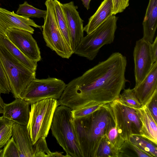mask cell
<instances>
[{
	"label": "cell",
	"instance_id": "cell-1",
	"mask_svg": "<svg viewBox=\"0 0 157 157\" xmlns=\"http://www.w3.org/2000/svg\"><path fill=\"white\" fill-rule=\"evenodd\" d=\"M126 57L115 52L67 85L59 105L71 110L84 106L103 105L119 98L128 81L125 77Z\"/></svg>",
	"mask_w": 157,
	"mask_h": 157
},
{
	"label": "cell",
	"instance_id": "cell-2",
	"mask_svg": "<svg viewBox=\"0 0 157 157\" xmlns=\"http://www.w3.org/2000/svg\"><path fill=\"white\" fill-rule=\"evenodd\" d=\"M110 117L105 104L87 116L73 118V126L83 157H96Z\"/></svg>",
	"mask_w": 157,
	"mask_h": 157
},
{
	"label": "cell",
	"instance_id": "cell-3",
	"mask_svg": "<svg viewBox=\"0 0 157 157\" xmlns=\"http://www.w3.org/2000/svg\"><path fill=\"white\" fill-rule=\"evenodd\" d=\"M71 109L63 105L56 108L50 129L67 157H83L73 124Z\"/></svg>",
	"mask_w": 157,
	"mask_h": 157
},
{
	"label": "cell",
	"instance_id": "cell-4",
	"mask_svg": "<svg viewBox=\"0 0 157 157\" xmlns=\"http://www.w3.org/2000/svg\"><path fill=\"white\" fill-rule=\"evenodd\" d=\"M118 19V17L112 15L95 30L84 36L73 54L90 60H93L102 46L113 42Z\"/></svg>",
	"mask_w": 157,
	"mask_h": 157
},
{
	"label": "cell",
	"instance_id": "cell-5",
	"mask_svg": "<svg viewBox=\"0 0 157 157\" xmlns=\"http://www.w3.org/2000/svg\"><path fill=\"white\" fill-rule=\"evenodd\" d=\"M0 61L7 76L11 92L15 99L36 78V71L26 66L0 44Z\"/></svg>",
	"mask_w": 157,
	"mask_h": 157
},
{
	"label": "cell",
	"instance_id": "cell-6",
	"mask_svg": "<svg viewBox=\"0 0 157 157\" xmlns=\"http://www.w3.org/2000/svg\"><path fill=\"white\" fill-rule=\"evenodd\" d=\"M27 128L33 143L47 137L55 110L59 105L58 100L47 98L31 104Z\"/></svg>",
	"mask_w": 157,
	"mask_h": 157
},
{
	"label": "cell",
	"instance_id": "cell-7",
	"mask_svg": "<svg viewBox=\"0 0 157 157\" xmlns=\"http://www.w3.org/2000/svg\"><path fill=\"white\" fill-rule=\"evenodd\" d=\"M47 14L42 26L46 46L62 58L69 59L73 52L66 42L58 24L54 0H46Z\"/></svg>",
	"mask_w": 157,
	"mask_h": 157
},
{
	"label": "cell",
	"instance_id": "cell-8",
	"mask_svg": "<svg viewBox=\"0 0 157 157\" xmlns=\"http://www.w3.org/2000/svg\"><path fill=\"white\" fill-rule=\"evenodd\" d=\"M119 134L128 143L132 134L141 136L140 122L135 109L129 107L119 98L107 104Z\"/></svg>",
	"mask_w": 157,
	"mask_h": 157
},
{
	"label": "cell",
	"instance_id": "cell-9",
	"mask_svg": "<svg viewBox=\"0 0 157 157\" xmlns=\"http://www.w3.org/2000/svg\"><path fill=\"white\" fill-rule=\"evenodd\" d=\"M66 84L62 80L49 77L33 80L21 93V98L31 104L47 98L58 100Z\"/></svg>",
	"mask_w": 157,
	"mask_h": 157
},
{
	"label": "cell",
	"instance_id": "cell-10",
	"mask_svg": "<svg viewBox=\"0 0 157 157\" xmlns=\"http://www.w3.org/2000/svg\"><path fill=\"white\" fill-rule=\"evenodd\" d=\"M12 136L19 152V157H52L53 152L49 149L46 138H41L33 143L27 126L13 123Z\"/></svg>",
	"mask_w": 157,
	"mask_h": 157
},
{
	"label": "cell",
	"instance_id": "cell-11",
	"mask_svg": "<svg viewBox=\"0 0 157 157\" xmlns=\"http://www.w3.org/2000/svg\"><path fill=\"white\" fill-rule=\"evenodd\" d=\"M6 36L30 59L37 63L41 60L40 48L31 33L20 29L10 28L7 30Z\"/></svg>",
	"mask_w": 157,
	"mask_h": 157
},
{
	"label": "cell",
	"instance_id": "cell-12",
	"mask_svg": "<svg viewBox=\"0 0 157 157\" xmlns=\"http://www.w3.org/2000/svg\"><path fill=\"white\" fill-rule=\"evenodd\" d=\"M150 44L142 38L136 43L133 52L135 85L144 80L154 63L151 53Z\"/></svg>",
	"mask_w": 157,
	"mask_h": 157
},
{
	"label": "cell",
	"instance_id": "cell-13",
	"mask_svg": "<svg viewBox=\"0 0 157 157\" xmlns=\"http://www.w3.org/2000/svg\"><path fill=\"white\" fill-rule=\"evenodd\" d=\"M61 6L67 20L71 48L74 52L84 37L83 21L77 10L78 7L75 5L73 1L61 3Z\"/></svg>",
	"mask_w": 157,
	"mask_h": 157
},
{
	"label": "cell",
	"instance_id": "cell-14",
	"mask_svg": "<svg viewBox=\"0 0 157 157\" xmlns=\"http://www.w3.org/2000/svg\"><path fill=\"white\" fill-rule=\"evenodd\" d=\"M31 26L41 28V26L37 25L29 18L0 7V33L6 35L8 29L15 28L26 31L33 34L34 30Z\"/></svg>",
	"mask_w": 157,
	"mask_h": 157
},
{
	"label": "cell",
	"instance_id": "cell-15",
	"mask_svg": "<svg viewBox=\"0 0 157 157\" xmlns=\"http://www.w3.org/2000/svg\"><path fill=\"white\" fill-rule=\"evenodd\" d=\"M134 93L142 106L147 104L157 94V61L154 63L148 74L133 88Z\"/></svg>",
	"mask_w": 157,
	"mask_h": 157
},
{
	"label": "cell",
	"instance_id": "cell-16",
	"mask_svg": "<svg viewBox=\"0 0 157 157\" xmlns=\"http://www.w3.org/2000/svg\"><path fill=\"white\" fill-rule=\"evenodd\" d=\"M30 104L21 98L5 103L3 116L13 123L27 126L29 118Z\"/></svg>",
	"mask_w": 157,
	"mask_h": 157
},
{
	"label": "cell",
	"instance_id": "cell-17",
	"mask_svg": "<svg viewBox=\"0 0 157 157\" xmlns=\"http://www.w3.org/2000/svg\"><path fill=\"white\" fill-rule=\"evenodd\" d=\"M141 126V136L157 145V123L147 105L135 109Z\"/></svg>",
	"mask_w": 157,
	"mask_h": 157
},
{
	"label": "cell",
	"instance_id": "cell-18",
	"mask_svg": "<svg viewBox=\"0 0 157 157\" xmlns=\"http://www.w3.org/2000/svg\"><path fill=\"white\" fill-rule=\"evenodd\" d=\"M142 38L151 44L153 42L157 27V0H149L142 23Z\"/></svg>",
	"mask_w": 157,
	"mask_h": 157
},
{
	"label": "cell",
	"instance_id": "cell-19",
	"mask_svg": "<svg viewBox=\"0 0 157 157\" xmlns=\"http://www.w3.org/2000/svg\"><path fill=\"white\" fill-rule=\"evenodd\" d=\"M112 0H104L95 13L89 19L87 24L83 28L84 31L89 34L113 15Z\"/></svg>",
	"mask_w": 157,
	"mask_h": 157
},
{
	"label": "cell",
	"instance_id": "cell-20",
	"mask_svg": "<svg viewBox=\"0 0 157 157\" xmlns=\"http://www.w3.org/2000/svg\"><path fill=\"white\" fill-rule=\"evenodd\" d=\"M109 112L110 117L106 128L105 136L114 149L117 157L121 156L123 150L128 145V143L119 134L113 117Z\"/></svg>",
	"mask_w": 157,
	"mask_h": 157
},
{
	"label": "cell",
	"instance_id": "cell-21",
	"mask_svg": "<svg viewBox=\"0 0 157 157\" xmlns=\"http://www.w3.org/2000/svg\"><path fill=\"white\" fill-rule=\"evenodd\" d=\"M0 44L9 52L30 69L36 71L37 62L33 61L24 54L7 37L0 33Z\"/></svg>",
	"mask_w": 157,
	"mask_h": 157
},
{
	"label": "cell",
	"instance_id": "cell-22",
	"mask_svg": "<svg viewBox=\"0 0 157 157\" xmlns=\"http://www.w3.org/2000/svg\"><path fill=\"white\" fill-rule=\"evenodd\" d=\"M54 2L55 13L59 27L66 42L71 49L67 24L61 6V3L58 0H54Z\"/></svg>",
	"mask_w": 157,
	"mask_h": 157
},
{
	"label": "cell",
	"instance_id": "cell-23",
	"mask_svg": "<svg viewBox=\"0 0 157 157\" xmlns=\"http://www.w3.org/2000/svg\"><path fill=\"white\" fill-rule=\"evenodd\" d=\"M129 142L146 152L151 157H157V145L140 135L132 134L128 140Z\"/></svg>",
	"mask_w": 157,
	"mask_h": 157
},
{
	"label": "cell",
	"instance_id": "cell-24",
	"mask_svg": "<svg viewBox=\"0 0 157 157\" xmlns=\"http://www.w3.org/2000/svg\"><path fill=\"white\" fill-rule=\"evenodd\" d=\"M16 13L29 18H43L44 19L46 15L47 10L36 8L29 4L27 1H25L23 4L19 5Z\"/></svg>",
	"mask_w": 157,
	"mask_h": 157
},
{
	"label": "cell",
	"instance_id": "cell-25",
	"mask_svg": "<svg viewBox=\"0 0 157 157\" xmlns=\"http://www.w3.org/2000/svg\"><path fill=\"white\" fill-rule=\"evenodd\" d=\"M118 98L126 105L135 109L140 108L142 106L135 95L133 89H124Z\"/></svg>",
	"mask_w": 157,
	"mask_h": 157
},
{
	"label": "cell",
	"instance_id": "cell-26",
	"mask_svg": "<svg viewBox=\"0 0 157 157\" xmlns=\"http://www.w3.org/2000/svg\"><path fill=\"white\" fill-rule=\"evenodd\" d=\"M96 157H117L114 149L105 136L98 147Z\"/></svg>",
	"mask_w": 157,
	"mask_h": 157
},
{
	"label": "cell",
	"instance_id": "cell-27",
	"mask_svg": "<svg viewBox=\"0 0 157 157\" xmlns=\"http://www.w3.org/2000/svg\"><path fill=\"white\" fill-rule=\"evenodd\" d=\"M0 157H19L18 149L12 137L2 149Z\"/></svg>",
	"mask_w": 157,
	"mask_h": 157
},
{
	"label": "cell",
	"instance_id": "cell-28",
	"mask_svg": "<svg viewBox=\"0 0 157 157\" xmlns=\"http://www.w3.org/2000/svg\"><path fill=\"white\" fill-rule=\"evenodd\" d=\"M103 105L84 106L74 110L71 112L73 119H77L87 116L100 109Z\"/></svg>",
	"mask_w": 157,
	"mask_h": 157
},
{
	"label": "cell",
	"instance_id": "cell-29",
	"mask_svg": "<svg viewBox=\"0 0 157 157\" xmlns=\"http://www.w3.org/2000/svg\"><path fill=\"white\" fill-rule=\"evenodd\" d=\"M13 124L11 122L0 132V150L4 147L12 136Z\"/></svg>",
	"mask_w": 157,
	"mask_h": 157
},
{
	"label": "cell",
	"instance_id": "cell-30",
	"mask_svg": "<svg viewBox=\"0 0 157 157\" xmlns=\"http://www.w3.org/2000/svg\"><path fill=\"white\" fill-rule=\"evenodd\" d=\"M10 92L7 76L0 61V92L1 93L9 94Z\"/></svg>",
	"mask_w": 157,
	"mask_h": 157
},
{
	"label": "cell",
	"instance_id": "cell-31",
	"mask_svg": "<svg viewBox=\"0 0 157 157\" xmlns=\"http://www.w3.org/2000/svg\"><path fill=\"white\" fill-rule=\"evenodd\" d=\"M129 0H112L113 15L123 12L129 5Z\"/></svg>",
	"mask_w": 157,
	"mask_h": 157
},
{
	"label": "cell",
	"instance_id": "cell-32",
	"mask_svg": "<svg viewBox=\"0 0 157 157\" xmlns=\"http://www.w3.org/2000/svg\"><path fill=\"white\" fill-rule=\"evenodd\" d=\"M157 94L147 105L155 121L157 122Z\"/></svg>",
	"mask_w": 157,
	"mask_h": 157
},
{
	"label": "cell",
	"instance_id": "cell-33",
	"mask_svg": "<svg viewBox=\"0 0 157 157\" xmlns=\"http://www.w3.org/2000/svg\"><path fill=\"white\" fill-rule=\"evenodd\" d=\"M150 51L154 63L157 61V36H156L153 43L150 44Z\"/></svg>",
	"mask_w": 157,
	"mask_h": 157
},
{
	"label": "cell",
	"instance_id": "cell-34",
	"mask_svg": "<svg viewBox=\"0 0 157 157\" xmlns=\"http://www.w3.org/2000/svg\"><path fill=\"white\" fill-rule=\"evenodd\" d=\"M129 145L136 152L137 155L139 157H151V156L146 152L139 148L135 145L129 142L128 143Z\"/></svg>",
	"mask_w": 157,
	"mask_h": 157
},
{
	"label": "cell",
	"instance_id": "cell-35",
	"mask_svg": "<svg viewBox=\"0 0 157 157\" xmlns=\"http://www.w3.org/2000/svg\"><path fill=\"white\" fill-rule=\"evenodd\" d=\"M11 121L4 118L3 116L0 117V132Z\"/></svg>",
	"mask_w": 157,
	"mask_h": 157
},
{
	"label": "cell",
	"instance_id": "cell-36",
	"mask_svg": "<svg viewBox=\"0 0 157 157\" xmlns=\"http://www.w3.org/2000/svg\"><path fill=\"white\" fill-rule=\"evenodd\" d=\"M92 0H81L84 6L88 10L90 9V5Z\"/></svg>",
	"mask_w": 157,
	"mask_h": 157
},
{
	"label": "cell",
	"instance_id": "cell-37",
	"mask_svg": "<svg viewBox=\"0 0 157 157\" xmlns=\"http://www.w3.org/2000/svg\"><path fill=\"white\" fill-rule=\"evenodd\" d=\"M1 93L0 92V114L3 113L4 107L5 104L1 96Z\"/></svg>",
	"mask_w": 157,
	"mask_h": 157
},
{
	"label": "cell",
	"instance_id": "cell-38",
	"mask_svg": "<svg viewBox=\"0 0 157 157\" xmlns=\"http://www.w3.org/2000/svg\"><path fill=\"white\" fill-rule=\"evenodd\" d=\"M2 149H1L0 150V155L2 152Z\"/></svg>",
	"mask_w": 157,
	"mask_h": 157
}]
</instances>
